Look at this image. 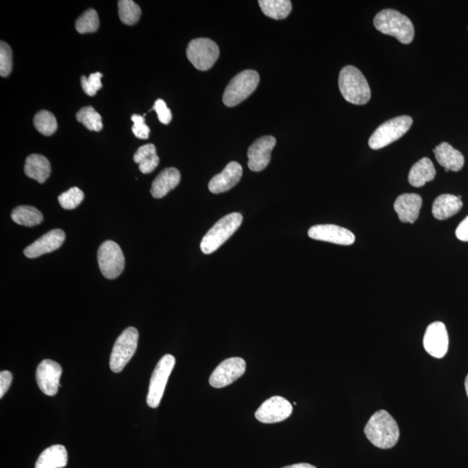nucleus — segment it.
<instances>
[{"mask_svg": "<svg viewBox=\"0 0 468 468\" xmlns=\"http://www.w3.org/2000/svg\"><path fill=\"white\" fill-rule=\"evenodd\" d=\"M364 434L374 446L389 450L395 447L400 437V429L395 419L386 411H379L370 417Z\"/></svg>", "mask_w": 468, "mask_h": 468, "instance_id": "nucleus-1", "label": "nucleus"}, {"mask_svg": "<svg viewBox=\"0 0 468 468\" xmlns=\"http://www.w3.org/2000/svg\"><path fill=\"white\" fill-rule=\"evenodd\" d=\"M374 26L380 33L395 37L401 44H411L415 37V27L411 19L396 10L381 11L374 18Z\"/></svg>", "mask_w": 468, "mask_h": 468, "instance_id": "nucleus-2", "label": "nucleus"}, {"mask_svg": "<svg viewBox=\"0 0 468 468\" xmlns=\"http://www.w3.org/2000/svg\"><path fill=\"white\" fill-rule=\"evenodd\" d=\"M338 85L343 99L350 104L364 105L372 97V91L365 77L352 65L345 66L341 69Z\"/></svg>", "mask_w": 468, "mask_h": 468, "instance_id": "nucleus-3", "label": "nucleus"}, {"mask_svg": "<svg viewBox=\"0 0 468 468\" xmlns=\"http://www.w3.org/2000/svg\"><path fill=\"white\" fill-rule=\"evenodd\" d=\"M242 221L243 217L239 213H232L221 218L203 238L201 243L202 252L211 255L217 251L240 228Z\"/></svg>", "mask_w": 468, "mask_h": 468, "instance_id": "nucleus-4", "label": "nucleus"}, {"mask_svg": "<svg viewBox=\"0 0 468 468\" xmlns=\"http://www.w3.org/2000/svg\"><path fill=\"white\" fill-rule=\"evenodd\" d=\"M259 73L252 69L244 70L233 78L225 89L223 103L234 107L248 99L260 84Z\"/></svg>", "mask_w": 468, "mask_h": 468, "instance_id": "nucleus-5", "label": "nucleus"}, {"mask_svg": "<svg viewBox=\"0 0 468 468\" xmlns=\"http://www.w3.org/2000/svg\"><path fill=\"white\" fill-rule=\"evenodd\" d=\"M413 119L408 116L395 117L382 123L369 140V146L374 150H381L403 138L412 126Z\"/></svg>", "mask_w": 468, "mask_h": 468, "instance_id": "nucleus-6", "label": "nucleus"}, {"mask_svg": "<svg viewBox=\"0 0 468 468\" xmlns=\"http://www.w3.org/2000/svg\"><path fill=\"white\" fill-rule=\"evenodd\" d=\"M138 330L134 327L127 328L116 339L109 360V367L113 372H122L131 360L138 349Z\"/></svg>", "mask_w": 468, "mask_h": 468, "instance_id": "nucleus-7", "label": "nucleus"}, {"mask_svg": "<svg viewBox=\"0 0 468 468\" xmlns=\"http://www.w3.org/2000/svg\"><path fill=\"white\" fill-rule=\"evenodd\" d=\"M186 57L195 68L206 72L217 62L220 49L216 43L209 38H195L187 46Z\"/></svg>", "mask_w": 468, "mask_h": 468, "instance_id": "nucleus-8", "label": "nucleus"}, {"mask_svg": "<svg viewBox=\"0 0 468 468\" xmlns=\"http://www.w3.org/2000/svg\"><path fill=\"white\" fill-rule=\"evenodd\" d=\"M174 365L175 358L169 354L165 355L156 365L153 374H152L147 396V403L150 408H158L161 403L167 381H169Z\"/></svg>", "mask_w": 468, "mask_h": 468, "instance_id": "nucleus-9", "label": "nucleus"}, {"mask_svg": "<svg viewBox=\"0 0 468 468\" xmlns=\"http://www.w3.org/2000/svg\"><path fill=\"white\" fill-rule=\"evenodd\" d=\"M97 260L100 271L108 279H116L124 270L125 259L122 249L114 241L107 240L101 245Z\"/></svg>", "mask_w": 468, "mask_h": 468, "instance_id": "nucleus-10", "label": "nucleus"}, {"mask_svg": "<svg viewBox=\"0 0 468 468\" xmlns=\"http://www.w3.org/2000/svg\"><path fill=\"white\" fill-rule=\"evenodd\" d=\"M245 369L247 364L244 359L240 357L225 359L211 374L209 384L216 389L226 387L243 376Z\"/></svg>", "mask_w": 468, "mask_h": 468, "instance_id": "nucleus-11", "label": "nucleus"}, {"mask_svg": "<svg viewBox=\"0 0 468 468\" xmlns=\"http://www.w3.org/2000/svg\"><path fill=\"white\" fill-rule=\"evenodd\" d=\"M292 409L290 401L282 396H273L257 408L255 417L262 423H280L291 416Z\"/></svg>", "mask_w": 468, "mask_h": 468, "instance_id": "nucleus-12", "label": "nucleus"}, {"mask_svg": "<svg viewBox=\"0 0 468 468\" xmlns=\"http://www.w3.org/2000/svg\"><path fill=\"white\" fill-rule=\"evenodd\" d=\"M62 368L57 362L50 359L43 360L38 366L36 378L39 389L46 396L57 395L60 387Z\"/></svg>", "mask_w": 468, "mask_h": 468, "instance_id": "nucleus-13", "label": "nucleus"}, {"mask_svg": "<svg viewBox=\"0 0 468 468\" xmlns=\"http://www.w3.org/2000/svg\"><path fill=\"white\" fill-rule=\"evenodd\" d=\"M276 143L275 138L272 135L262 136L256 140L247 152L249 169L255 172L263 171L271 162L272 151Z\"/></svg>", "mask_w": 468, "mask_h": 468, "instance_id": "nucleus-14", "label": "nucleus"}, {"mask_svg": "<svg viewBox=\"0 0 468 468\" xmlns=\"http://www.w3.org/2000/svg\"><path fill=\"white\" fill-rule=\"evenodd\" d=\"M448 334L444 323L435 322L429 325L425 333L423 345L427 352L435 358H442L448 350Z\"/></svg>", "mask_w": 468, "mask_h": 468, "instance_id": "nucleus-15", "label": "nucleus"}, {"mask_svg": "<svg viewBox=\"0 0 468 468\" xmlns=\"http://www.w3.org/2000/svg\"><path fill=\"white\" fill-rule=\"evenodd\" d=\"M311 239L330 242V243L350 245L355 243L356 237L350 230L335 225H318L312 226L308 232Z\"/></svg>", "mask_w": 468, "mask_h": 468, "instance_id": "nucleus-16", "label": "nucleus"}, {"mask_svg": "<svg viewBox=\"0 0 468 468\" xmlns=\"http://www.w3.org/2000/svg\"><path fill=\"white\" fill-rule=\"evenodd\" d=\"M65 240V233L61 229H54L39 238L23 251L30 259L40 257L60 249Z\"/></svg>", "mask_w": 468, "mask_h": 468, "instance_id": "nucleus-17", "label": "nucleus"}, {"mask_svg": "<svg viewBox=\"0 0 468 468\" xmlns=\"http://www.w3.org/2000/svg\"><path fill=\"white\" fill-rule=\"evenodd\" d=\"M242 174L243 169L240 163H228L221 173L211 179L208 184L210 192L216 194L228 192L240 182Z\"/></svg>", "mask_w": 468, "mask_h": 468, "instance_id": "nucleus-18", "label": "nucleus"}, {"mask_svg": "<svg viewBox=\"0 0 468 468\" xmlns=\"http://www.w3.org/2000/svg\"><path fill=\"white\" fill-rule=\"evenodd\" d=\"M423 199L417 194H403L396 199L394 208L403 223H415L419 217Z\"/></svg>", "mask_w": 468, "mask_h": 468, "instance_id": "nucleus-19", "label": "nucleus"}, {"mask_svg": "<svg viewBox=\"0 0 468 468\" xmlns=\"http://www.w3.org/2000/svg\"><path fill=\"white\" fill-rule=\"evenodd\" d=\"M181 182V173L175 167L164 169L155 179L151 186V194L155 199L166 196Z\"/></svg>", "mask_w": 468, "mask_h": 468, "instance_id": "nucleus-20", "label": "nucleus"}, {"mask_svg": "<svg viewBox=\"0 0 468 468\" xmlns=\"http://www.w3.org/2000/svg\"><path fill=\"white\" fill-rule=\"evenodd\" d=\"M435 158L445 171L458 172L462 169L465 159L460 152L447 143H442L434 150Z\"/></svg>", "mask_w": 468, "mask_h": 468, "instance_id": "nucleus-21", "label": "nucleus"}, {"mask_svg": "<svg viewBox=\"0 0 468 468\" xmlns=\"http://www.w3.org/2000/svg\"><path fill=\"white\" fill-rule=\"evenodd\" d=\"M463 203L458 196L452 194H442L437 197L433 204V216L439 221L447 220L455 216L462 208Z\"/></svg>", "mask_w": 468, "mask_h": 468, "instance_id": "nucleus-22", "label": "nucleus"}, {"mask_svg": "<svg viewBox=\"0 0 468 468\" xmlns=\"http://www.w3.org/2000/svg\"><path fill=\"white\" fill-rule=\"evenodd\" d=\"M68 454L62 445L46 448L39 456L35 468H64L67 466Z\"/></svg>", "mask_w": 468, "mask_h": 468, "instance_id": "nucleus-23", "label": "nucleus"}, {"mask_svg": "<svg viewBox=\"0 0 468 468\" xmlns=\"http://www.w3.org/2000/svg\"><path fill=\"white\" fill-rule=\"evenodd\" d=\"M52 167L48 159L41 155H30L26 158L25 173L40 184L50 177Z\"/></svg>", "mask_w": 468, "mask_h": 468, "instance_id": "nucleus-24", "label": "nucleus"}, {"mask_svg": "<svg viewBox=\"0 0 468 468\" xmlns=\"http://www.w3.org/2000/svg\"><path fill=\"white\" fill-rule=\"evenodd\" d=\"M436 170L430 159L424 157L413 164L408 174V182L415 187L423 186L435 178Z\"/></svg>", "mask_w": 468, "mask_h": 468, "instance_id": "nucleus-25", "label": "nucleus"}, {"mask_svg": "<svg viewBox=\"0 0 468 468\" xmlns=\"http://www.w3.org/2000/svg\"><path fill=\"white\" fill-rule=\"evenodd\" d=\"M134 162L139 164V169L143 174L152 173L160 162L154 144L150 143L140 147L134 155Z\"/></svg>", "mask_w": 468, "mask_h": 468, "instance_id": "nucleus-26", "label": "nucleus"}, {"mask_svg": "<svg viewBox=\"0 0 468 468\" xmlns=\"http://www.w3.org/2000/svg\"><path fill=\"white\" fill-rule=\"evenodd\" d=\"M259 4L263 13L276 21L286 18L292 10L290 0H260Z\"/></svg>", "mask_w": 468, "mask_h": 468, "instance_id": "nucleus-27", "label": "nucleus"}, {"mask_svg": "<svg viewBox=\"0 0 468 468\" xmlns=\"http://www.w3.org/2000/svg\"><path fill=\"white\" fill-rule=\"evenodd\" d=\"M11 218L15 223L29 228L41 224L44 221L40 211L30 206H17L11 213Z\"/></svg>", "mask_w": 468, "mask_h": 468, "instance_id": "nucleus-28", "label": "nucleus"}, {"mask_svg": "<svg viewBox=\"0 0 468 468\" xmlns=\"http://www.w3.org/2000/svg\"><path fill=\"white\" fill-rule=\"evenodd\" d=\"M77 120L89 130L99 132L103 130V120L99 112L91 106L84 107L77 112Z\"/></svg>", "mask_w": 468, "mask_h": 468, "instance_id": "nucleus-29", "label": "nucleus"}, {"mask_svg": "<svg viewBox=\"0 0 468 468\" xmlns=\"http://www.w3.org/2000/svg\"><path fill=\"white\" fill-rule=\"evenodd\" d=\"M33 124L40 134L46 136L52 135L57 130L56 117L47 111H39L34 117Z\"/></svg>", "mask_w": 468, "mask_h": 468, "instance_id": "nucleus-30", "label": "nucleus"}, {"mask_svg": "<svg viewBox=\"0 0 468 468\" xmlns=\"http://www.w3.org/2000/svg\"><path fill=\"white\" fill-rule=\"evenodd\" d=\"M118 8L121 21L125 25L133 26L139 21L142 11L138 4L132 0H120Z\"/></svg>", "mask_w": 468, "mask_h": 468, "instance_id": "nucleus-31", "label": "nucleus"}, {"mask_svg": "<svg viewBox=\"0 0 468 468\" xmlns=\"http://www.w3.org/2000/svg\"><path fill=\"white\" fill-rule=\"evenodd\" d=\"M99 17L96 11L89 9L77 18L76 29L81 34L96 33L99 28Z\"/></svg>", "mask_w": 468, "mask_h": 468, "instance_id": "nucleus-32", "label": "nucleus"}, {"mask_svg": "<svg viewBox=\"0 0 468 468\" xmlns=\"http://www.w3.org/2000/svg\"><path fill=\"white\" fill-rule=\"evenodd\" d=\"M84 198V194L83 191L77 186H74L60 195L58 201H60L62 208L72 210L77 208L81 204V202L83 201Z\"/></svg>", "mask_w": 468, "mask_h": 468, "instance_id": "nucleus-33", "label": "nucleus"}, {"mask_svg": "<svg viewBox=\"0 0 468 468\" xmlns=\"http://www.w3.org/2000/svg\"><path fill=\"white\" fill-rule=\"evenodd\" d=\"M13 69V52L6 42L0 43V75L6 77Z\"/></svg>", "mask_w": 468, "mask_h": 468, "instance_id": "nucleus-34", "label": "nucleus"}, {"mask_svg": "<svg viewBox=\"0 0 468 468\" xmlns=\"http://www.w3.org/2000/svg\"><path fill=\"white\" fill-rule=\"evenodd\" d=\"M101 77H103V74L101 72L92 73L88 78L84 76L82 77V88H83L85 94H87L89 96H96V92L103 87L101 81Z\"/></svg>", "mask_w": 468, "mask_h": 468, "instance_id": "nucleus-35", "label": "nucleus"}, {"mask_svg": "<svg viewBox=\"0 0 468 468\" xmlns=\"http://www.w3.org/2000/svg\"><path fill=\"white\" fill-rule=\"evenodd\" d=\"M131 120L134 123L132 127V131L136 138L142 140H146L150 138V128L145 123V117L143 116L133 115Z\"/></svg>", "mask_w": 468, "mask_h": 468, "instance_id": "nucleus-36", "label": "nucleus"}, {"mask_svg": "<svg viewBox=\"0 0 468 468\" xmlns=\"http://www.w3.org/2000/svg\"><path fill=\"white\" fill-rule=\"evenodd\" d=\"M155 111L156 114H157L158 119L160 122L163 124H169L172 120V112L169 108H167L165 101L162 99H158L155 101L154 107L150 109V111Z\"/></svg>", "mask_w": 468, "mask_h": 468, "instance_id": "nucleus-37", "label": "nucleus"}, {"mask_svg": "<svg viewBox=\"0 0 468 468\" xmlns=\"http://www.w3.org/2000/svg\"><path fill=\"white\" fill-rule=\"evenodd\" d=\"M11 381H13V374L10 372L5 370V372L0 373V397L2 398L6 395L10 388Z\"/></svg>", "mask_w": 468, "mask_h": 468, "instance_id": "nucleus-38", "label": "nucleus"}, {"mask_svg": "<svg viewBox=\"0 0 468 468\" xmlns=\"http://www.w3.org/2000/svg\"><path fill=\"white\" fill-rule=\"evenodd\" d=\"M455 235L459 240L468 242V216L460 222L456 229Z\"/></svg>", "mask_w": 468, "mask_h": 468, "instance_id": "nucleus-39", "label": "nucleus"}, {"mask_svg": "<svg viewBox=\"0 0 468 468\" xmlns=\"http://www.w3.org/2000/svg\"><path fill=\"white\" fill-rule=\"evenodd\" d=\"M283 468H317V467H314L313 465H311V464H308V463H299V464H294V465L284 467Z\"/></svg>", "mask_w": 468, "mask_h": 468, "instance_id": "nucleus-40", "label": "nucleus"}, {"mask_svg": "<svg viewBox=\"0 0 468 468\" xmlns=\"http://www.w3.org/2000/svg\"><path fill=\"white\" fill-rule=\"evenodd\" d=\"M465 389H466L467 395L468 396V374H467V376L466 377V380H465Z\"/></svg>", "mask_w": 468, "mask_h": 468, "instance_id": "nucleus-41", "label": "nucleus"}]
</instances>
